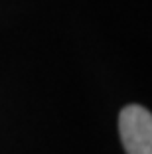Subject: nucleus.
<instances>
[{"instance_id": "f257e3e1", "label": "nucleus", "mask_w": 152, "mask_h": 154, "mask_svg": "<svg viewBox=\"0 0 152 154\" xmlns=\"http://www.w3.org/2000/svg\"><path fill=\"white\" fill-rule=\"evenodd\" d=\"M119 134L126 154H152V115L140 105H126L119 115Z\"/></svg>"}]
</instances>
